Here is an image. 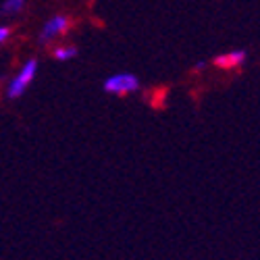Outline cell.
<instances>
[{
	"label": "cell",
	"mask_w": 260,
	"mask_h": 260,
	"mask_svg": "<svg viewBox=\"0 0 260 260\" xmlns=\"http://www.w3.org/2000/svg\"><path fill=\"white\" fill-rule=\"evenodd\" d=\"M36 75H38V60H36V58L25 60L23 67H21V69L17 71V75L9 81L7 98L15 100V98H19V96H23V94H25V90L31 85V81H34V77H36Z\"/></svg>",
	"instance_id": "cell-1"
},
{
	"label": "cell",
	"mask_w": 260,
	"mask_h": 260,
	"mask_svg": "<svg viewBox=\"0 0 260 260\" xmlns=\"http://www.w3.org/2000/svg\"><path fill=\"white\" fill-rule=\"evenodd\" d=\"M104 92L106 94H115V96H127L132 92L140 90V79L134 73H115L111 77H106L104 81Z\"/></svg>",
	"instance_id": "cell-2"
},
{
	"label": "cell",
	"mask_w": 260,
	"mask_h": 260,
	"mask_svg": "<svg viewBox=\"0 0 260 260\" xmlns=\"http://www.w3.org/2000/svg\"><path fill=\"white\" fill-rule=\"evenodd\" d=\"M69 29H71V19L67 15H54V17H50L46 21L44 27H42L40 42L42 44H50V42H54L56 38L64 36Z\"/></svg>",
	"instance_id": "cell-3"
},
{
	"label": "cell",
	"mask_w": 260,
	"mask_h": 260,
	"mask_svg": "<svg viewBox=\"0 0 260 260\" xmlns=\"http://www.w3.org/2000/svg\"><path fill=\"white\" fill-rule=\"evenodd\" d=\"M244 62H246V52H244V50H231V52L219 54V56L214 58V64H216V67L227 69V71L242 67Z\"/></svg>",
	"instance_id": "cell-4"
},
{
	"label": "cell",
	"mask_w": 260,
	"mask_h": 260,
	"mask_svg": "<svg viewBox=\"0 0 260 260\" xmlns=\"http://www.w3.org/2000/svg\"><path fill=\"white\" fill-rule=\"evenodd\" d=\"M52 56H54L56 60H71V58L77 56V48L71 46V44H60V46H56V48L52 50Z\"/></svg>",
	"instance_id": "cell-5"
},
{
	"label": "cell",
	"mask_w": 260,
	"mask_h": 260,
	"mask_svg": "<svg viewBox=\"0 0 260 260\" xmlns=\"http://www.w3.org/2000/svg\"><path fill=\"white\" fill-rule=\"evenodd\" d=\"M25 3L27 0H5L3 3V13L5 15H17V13L23 11Z\"/></svg>",
	"instance_id": "cell-6"
},
{
	"label": "cell",
	"mask_w": 260,
	"mask_h": 260,
	"mask_svg": "<svg viewBox=\"0 0 260 260\" xmlns=\"http://www.w3.org/2000/svg\"><path fill=\"white\" fill-rule=\"evenodd\" d=\"M11 36H13L11 27H7V25H0V44H7V42L11 40Z\"/></svg>",
	"instance_id": "cell-7"
}]
</instances>
